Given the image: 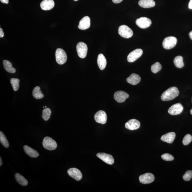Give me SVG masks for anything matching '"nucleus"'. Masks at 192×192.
<instances>
[{
	"label": "nucleus",
	"instance_id": "nucleus-1",
	"mask_svg": "<svg viewBox=\"0 0 192 192\" xmlns=\"http://www.w3.org/2000/svg\"><path fill=\"white\" fill-rule=\"evenodd\" d=\"M179 94V92L178 88L175 86L171 87L162 94L161 99L164 101L172 100L178 97Z\"/></svg>",
	"mask_w": 192,
	"mask_h": 192
},
{
	"label": "nucleus",
	"instance_id": "nucleus-2",
	"mask_svg": "<svg viewBox=\"0 0 192 192\" xmlns=\"http://www.w3.org/2000/svg\"><path fill=\"white\" fill-rule=\"evenodd\" d=\"M42 145L44 148L49 151L55 150L58 147L56 142L49 137L44 138L42 141Z\"/></svg>",
	"mask_w": 192,
	"mask_h": 192
},
{
	"label": "nucleus",
	"instance_id": "nucleus-3",
	"mask_svg": "<svg viewBox=\"0 0 192 192\" xmlns=\"http://www.w3.org/2000/svg\"><path fill=\"white\" fill-rule=\"evenodd\" d=\"M56 59L58 64L60 65L65 64L67 61V54L64 50L59 48L56 52Z\"/></svg>",
	"mask_w": 192,
	"mask_h": 192
},
{
	"label": "nucleus",
	"instance_id": "nucleus-4",
	"mask_svg": "<svg viewBox=\"0 0 192 192\" xmlns=\"http://www.w3.org/2000/svg\"><path fill=\"white\" fill-rule=\"evenodd\" d=\"M118 32L120 36L126 38L131 37L133 35V32L131 29L126 25L120 26L118 30Z\"/></svg>",
	"mask_w": 192,
	"mask_h": 192
},
{
	"label": "nucleus",
	"instance_id": "nucleus-5",
	"mask_svg": "<svg viewBox=\"0 0 192 192\" xmlns=\"http://www.w3.org/2000/svg\"><path fill=\"white\" fill-rule=\"evenodd\" d=\"M177 41V39L175 37H168L164 39L163 42V47L166 49H172L176 46Z\"/></svg>",
	"mask_w": 192,
	"mask_h": 192
},
{
	"label": "nucleus",
	"instance_id": "nucleus-6",
	"mask_svg": "<svg viewBox=\"0 0 192 192\" xmlns=\"http://www.w3.org/2000/svg\"><path fill=\"white\" fill-rule=\"evenodd\" d=\"M77 51L78 56L80 58H84L86 56L88 52L87 46L84 42H80L77 44Z\"/></svg>",
	"mask_w": 192,
	"mask_h": 192
},
{
	"label": "nucleus",
	"instance_id": "nucleus-7",
	"mask_svg": "<svg viewBox=\"0 0 192 192\" xmlns=\"http://www.w3.org/2000/svg\"><path fill=\"white\" fill-rule=\"evenodd\" d=\"M143 54L141 49H136L129 53L127 56V61L129 62H133L139 58Z\"/></svg>",
	"mask_w": 192,
	"mask_h": 192
},
{
	"label": "nucleus",
	"instance_id": "nucleus-8",
	"mask_svg": "<svg viewBox=\"0 0 192 192\" xmlns=\"http://www.w3.org/2000/svg\"><path fill=\"white\" fill-rule=\"evenodd\" d=\"M136 23L140 28L145 29L150 26L152 22L148 18L141 17L136 20Z\"/></svg>",
	"mask_w": 192,
	"mask_h": 192
},
{
	"label": "nucleus",
	"instance_id": "nucleus-9",
	"mask_svg": "<svg viewBox=\"0 0 192 192\" xmlns=\"http://www.w3.org/2000/svg\"><path fill=\"white\" fill-rule=\"evenodd\" d=\"M140 182L143 184H148L154 181L155 179L154 175L151 173H146L140 175L139 177Z\"/></svg>",
	"mask_w": 192,
	"mask_h": 192
},
{
	"label": "nucleus",
	"instance_id": "nucleus-10",
	"mask_svg": "<svg viewBox=\"0 0 192 192\" xmlns=\"http://www.w3.org/2000/svg\"><path fill=\"white\" fill-rule=\"evenodd\" d=\"M95 119L96 122L104 124L106 123L107 116L106 112L103 110H100L95 114Z\"/></svg>",
	"mask_w": 192,
	"mask_h": 192
},
{
	"label": "nucleus",
	"instance_id": "nucleus-11",
	"mask_svg": "<svg viewBox=\"0 0 192 192\" xmlns=\"http://www.w3.org/2000/svg\"><path fill=\"white\" fill-rule=\"evenodd\" d=\"M183 110V108L180 103H177L171 106L168 110V113L171 115H176L180 114Z\"/></svg>",
	"mask_w": 192,
	"mask_h": 192
},
{
	"label": "nucleus",
	"instance_id": "nucleus-12",
	"mask_svg": "<svg viewBox=\"0 0 192 192\" xmlns=\"http://www.w3.org/2000/svg\"><path fill=\"white\" fill-rule=\"evenodd\" d=\"M97 156L105 163L109 165H112L114 163V158L111 155L107 154L106 153H99L97 154Z\"/></svg>",
	"mask_w": 192,
	"mask_h": 192
},
{
	"label": "nucleus",
	"instance_id": "nucleus-13",
	"mask_svg": "<svg viewBox=\"0 0 192 192\" xmlns=\"http://www.w3.org/2000/svg\"><path fill=\"white\" fill-rule=\"evenodd\" d=\"M67 173L69 176L77 181L82 179V174L80 171L76 168H71L67 171Z\"/></svg>",
	"mask_w": 192,
	"mask_h": 192
},
{
	"label": "nucleus",
	"instance_id": "nucleus-14",
	"mask_svg": "<svg viewBox=\"0 0 192 192\" xmlns=\"http://www.w3.org/2000/svg\"><path fill=\"white\" fill-rule=\"evenodd\" d=\"M129 97V95L126 92L123 91H119L115 92L114 95L115 100L119 103L124 102Z\"/></svg>",
	"mask_w": 192,
	"mask_h": 192
},
{
	"label": "nucleus",
	"instance_id": "nucleus-15",
	"mask_svg": "<svg viewBox=\"0 0 192 192\" xmlns=\"http://www.w3.org/2000/svg\"><path fill=\"white\" fill-rule=\"evenodd\" d=\"M126 128L131 130H137L139 128L140 123L136 119H132L127 122L125 125Z\"/></svg>",
	"mask_w": 192,
	"mask_h": 192
},
{
	"label": "nucleus",
	"instance_id": "nucleus-16",
	"mask_svg": "<svg viewBox=\"0 0 192 192\" xmlns=\"http://www.w3.org/2000/svg\"><path fill=\"white\" fill-rule=\"evenodd\" d=\"M90 26V18L88 16H86L83 18L79 22L78 28L82 30H85L89 28Z\"/></svg>",
	"mask_w": 192,
	"mask_h": 192
},
{
	"label": "nucleus",
	"instance_id": "nucleus-17",
	"mask_svg": "<svg viewBox=\"0 0 192 192\" xmlns=\"http://www.w3.org/2000/svg\"><path fill=\"white\" fill-rule=\"evenodd\" d=\"M55 6L53 0H44L40 4L41 8L44 10H50Z\"/></svg>",
	"mask_w": 192,
	"mask_h": 192
},
{
	"label": "nucleus",
	"instance_id": "nucleus-18",
	"mask_svg": "<svg viewBox=\"0 0 192 192\" xmlns=\"http://www.w3.org/2000/svg\"><path fill=\"white\" fill-rule=\"evenodd\" d=\"M175 136L176 134L175 132H169L162 136L161 137V140L162 141L168 143H171L174 141Z\"/></svg>",
	"mask_w": 192,
	"mask_h": 192
},
{
	"label": "nucleus",
	"instance_id": "nucleus-19",
	"mask_svg": "<svg viewBox=\"0 0 192 192\" xmlns=\"http://www.w3.org/2000/svg\"><path fill=\"white\" fill-rule=\"evenodd\" d=\"M141 77L136 74L133 73L126 79L127 82L132 85H136L141 81Z\"/></svg>",
	"mask_w": 192,
	"mask_h": 192
},
{
	"label": "nucleus",
	"instance_id": "nucleus-20",
	"mask_svg": "<svg viewBox=\"0 0 192 192\" xmlns=\"http://www.w3.org/2000/svg\"><path fill=\"white\" fill-rule=\"evenodd\" d=\"M138 4L142 8H148L154 7L156 3L153 0H140Z\"/></svg>",
	"mask_w": 192,
	"mask_h": 192
},
{
	"label": "nucleus",
	"instance_id": "nucleus-21",
	"mask_svg": "<svg viewBox=\"0 0 192 192\" xmlns=\"http://www.w3.org/2000/svg\"><path fill=\"white\" fill-rule=\"evenodd\" d=\"M24 149L26 154L31 157L37 158L39 156L37 151L27 145H24Z\"/></svg>",
	"mask_w": 192,
	"mask_h": 192
},
{
	"label": "nucleus",
	"instance_id": "nucleus-22",
	"mask_svg": "<svg viewBox=\"0 0 192 192\" xmlns=\"http://www.w3.org/2000/svg\"><path fill=\"white\" fill-rule=\"evenodd\" d=\"M97 63L99 67L101 70L104 69L107 64V61L106 58L103 54H100L97 57Z\"/></svg>",
	"mask_w": 192,
	"mask_h": 192
},
{
	"label": "nucleus",
	"instance_id": "nucleus-23",
	"mask_svg": "<svg viewBox=\"0 0 192 192\" xmlns=\"http://www.w3.org/2000/svg\"><path fill=\"white\" fill-rule=\"evenodd\" d=\"M3 64L4 69L8 72L11 73H14L16 72V69L13 67L12 63L9 61L4 60Z\"/></svg>",
	"mask_w": 192,
	"mask_h": 192
},
{
	"label": "nucleus",
	"instance_id": "nucleus-24",
	"mask_svg": "<svg viewBox=\"0 0 192 192\" xmlns=\"http://www.w3.org/2000/svg\"><path fill=\"white\" fill-rule=\"evenodd\" d=\"M15 178L16 181L22 186H26L27 185L28 182L27 180L19 173H16L15 174Z\"/></svg>",
	"mask_w": 192,
	"mask_h": 192
},
{
	"label": "nucleus",
	"instance_id": "nucleus-25",
	"mask_svg": "<svg viewBox=\"0 0 192 192\" xmlns=\"http://www.w3.org/2000/svg\"><path fill=\"white\" fill-rule=\"evenodd\" d=\"M32 95L33 97L37 99H40L44 97V96L39 86H37L33 90Z\"/></svg>",
	"mask_w": 192,
	"mask_h": 192
},
{
	"label": "nucleus",
	"instance_id": "nucleus-26",
	"mask_svg": "<svg viewBox=\"0 0 192 192\" xmlns=\"http://www.w3.org/2000/svg\"><path fill=\"white\" fill-rule=\"evenodd\" d=\"M175 65L177 68H182L184 67V63L183 61V58L181 56H178L175 57L174 60Z\"/></svg>",
	"mask_w": 192,
	"mask_h": 192
},
{
	"label": "nucleus",
	"instance_id": "nucleus-27",
	"mask_svg": "<svg viewBox=\"0 0 192 192\" xmlns=\"http://www.w3.org/2000/svg\"><path fill=\"white\" fill-rule=\"evenodd\" d=\"M51 114V111L49 108H46L44 109L42 111V118L44 120L47 121L50 118Z\"/></svg>",
	"mask_w": 192,
	"mask_h": 192
},
{
	"label": "nucleus",
	"instance_id": "nucleus-28",
	"mask_svg": "<svg viewBox=\"0 0 192 192\" xmlns=\"http://www.w3.org/2000/svg\"><path fill=\"white\" fill-rule=\"evenodd\" d=\"M0 142L2 145L7 148L9 147L10 146L9 142L6 137L1 131L0 132Z\"/></svg>",
	"mask_w": 192,
	"mask_h": 192
},
{
	"label": "nucleus",
	"instance_id": "nucleus-29",
	"mask_svg": "<svg viewBox=\"0 0 192 192\" xmlns=\"http://www.w3.org/2000/svg\"><path fill=\"white\" fill-rule=\"evenodd\" d=\"M20 80L18 78H12L10 79V83L14 91H17L19 88Z\"/></svg>",
	"mask_w": 192,
	"mask_h": 192
},
{
	"label": "nucleus",
	"instance_id": "nucleus-30",
	"mask_svg": "<svg viewBox=\"0 0 192 192\" xmlns=\"http://www.w3.org/2000/svg\"><path fill=\"white\" fill-rule=\"evenodd\" d=\"M162 69V66L159 62H157L151 66V71L153 73H156L159 72Z\"/></svg>",
	"mask_w": 192,
	"mask_h": 192
},
{
	"label": "nucleus",
	"instance_id": "nucleus-31",
	"mask_svg": "<svg viewBox=\"0 0 192 192\" xmlns=\"http://www.w3.org/2000/svg\"><path fill=\"white\" fill-rule=\"evenodd\" d=\"M192 141V136L191 134H187L185 136L182 140L183 144L185 145H189Z\"/></svg>",
	"mask_w": 192,
	"mask_h": 192
},
{
	"label": "nucleus",
	"instance_id": "nucleus-32",
	"mask_svg": "<svg viewBox=\"0 0 192 192\" xmlns=\"http://www.w3.org/2000/svg\"><path fill=\"white\" fill-rule=\"evenodd\" d=\"M192 178V171H186L183 176V179L186 181H189Z\"/></svg>",
	"mask_w": 192,
	"mask_h": 192
},
{
	"label": "nucleus",
	"instance_id": "nucleus-33",
	"mask_svg": "<svg viewBox=\"0 0 192 192\" xmlns=\"http://www.w3.org/2000/svg\"><path fill=\"white\" fill-rule=\"evenodd\" d=\"M161 158L162 159L167 161H172L174 159V158L172 155L167 153L162 155Z\"/></svg>",
	"mask_w": 192,
	"mask_h": 192
},
{
	"label": "nucleus",
	"instance_id": "nucleus-34",
	"mask_svg": "<svg viewBox=\"0 0 192 192\" xmlns=\"http://www.w3.org/2000/svg\"><path fill=\"white\" fill-rule=\"evenodd\" d=\"M4 36V33L3 29L1 28L0 29V38H3Z\"/></svg>",
	"mask_w": 192,
	"mask_h": 192
},
{
	"label": "nucleus",
	"instance_id": "nucleus-35",
	"mask_svg": "<svg viewBox=\"0 0 192 192\" xmlns=\"http://www.w3.org/2000/svg\"><path fill=\"white\" fill-rule=\"evenodd\" d=\"M123 1V0H112L113 2L116 4L121 3Z\"/></svg>",
	"mask_w": 192,
	"mask_h": 192
},
{
	"label": "nucleus",
	"instance_id": "nucleus-36",
	"mask_svg": "<svg viewBox=\"0 0 192 192\" xmlns=\"http://www.w3.org/2000/svg\"><path fill=\"white\" fill-rule=\"evenodd\" d=\"M189 8L192 9V0H190L189 4Z\"/></svg>",
	"mask_w": 192,
	"mask_h": 192
},
{
	"label": "nucleus",
	"instance_id": "nucleus-37",
	"mask_svg": "<svg viewBox=\"0 0 192 192\" xmlns=\"http://www.w3.org/2000/svg\"><path fill=\"white\" fill-rule=\"evenodd\" d=\"M1 3H3L8 4L9 3V0H1Z\"/></svg>",
	"mask_w": 192,
	"mask_h": 192
},
{
	"label": "nucleus",
	"instance_id": "nucleus-38",
	"mask_svg": "<svg viewBox=\"0 0 192 192\" xmlns=\"http://www.w3.org/2000/svg\"><path fill=\"white\" fill-rule=\"evenodd\" d=\"M189 36L190 38H191V39L192 40V31H191V32L189 33Z\"/></svg>",
	"mask_w": 192,
	"mask_h": 192
},
{
	"label": "nucleus",
	"instance_id": "nucleus-39",
	"mask_svg": "<svg viewBox=\"0 0 192 192\" xmlns=\"http://www.w3.org/2000/svg\"><path fill=\"white\" fill-rule=\"evenodd\" d=\"M2 165V161L1 158V157H0V166L1 167Z\"/></svg>",
	"mask_w": 192,
	"mask_h": 192
},
{
	"label": "nucleus",
	"instance_id": "nucleus-40",
	"mask_svg": "<svg viewBox=\"0 0 192 192\" xmlns=\"http://www.w3.org/2000/svg\"><path fill=\"white\" fill-rule=\"evenodd\" d=\"M190 112H191V115H192V109L191 110V111H190Z\"/></svg>",
	"mask_w": 192,
	"mask_h": 192
},
{
	"label": "nucleus",
	"instance_id": "nucleus-41",
	"mask_svg": "<svg viewBox=\"0 0 192 192\" xmlns=\"http://www.w3.org/2000/svg\"><path fill=\"white\" fill-rule=\"evenodd\" d=\"M74 1H78V0H74Z\"/></svg>",
	"mask_w": 192,
	"mask_h": 192
},
{
	"label": "nucleus",
	"instance_id": "nucleus-42",
	"mask_svg": "<svg viewBox=\"0 0 192 192\" xmlns=\"http://www.w3.org/2000/svg\"><path fill=\"white\" fill-rule=\"evenodd\" d=\"M43 108H44L45 109V106H43Z\"/></svg>",
	"mask_w": 192,
	"mask_h": 192
},
{
	"label": "nucleus",
	"instance_id": "nucleus-43",
	"mask_svg": "<svg viewBox=\"0 0 192 192\" xmlns=\"http://www.w3.org/2000/svg\"><path fill=\"white\" fill-rule=\"evenodd\" d=\"M45 108H47V106H45Z\"/></svg>",
	"mask_w": 192,
	"mask_h": 192
}]
</instances>
